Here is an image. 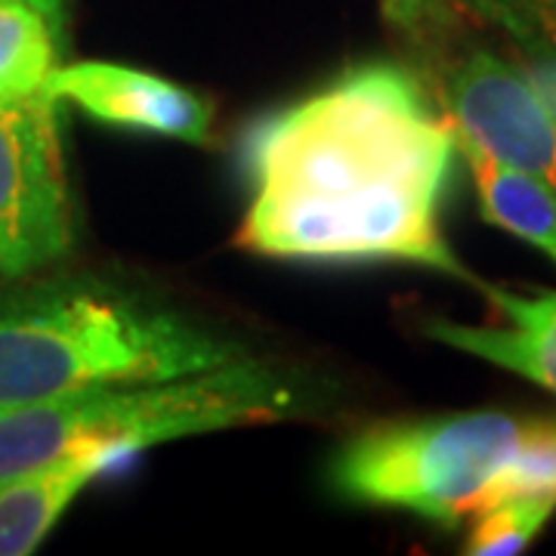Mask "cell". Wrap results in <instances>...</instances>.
I'll return each instance as SVG.
<instances>
[{
  "label": "cell",
  "instance_id": "obj_6",
  "mask_svg": "<svg viewBox=\"0 0 556 556\" xmlns=\"http://www.w3.org/2000/svg\"><path fill=\"white\" fill-rule=\"evenodd\" d=\"M437 72L439 105L457 137L556 189V115L522 65L470 47Z\"/></svg>",
  "mask_w": 556,
  "mask_h": 556
},
{
  "label": "cell",
  "instance_id": "obj_3",
  "mask_svg": "<svg viewBox=\"0 0 556 556\" xmlns=\"http://www.w3.org/2000/svg\"><path fill=\"white\" fill-rule=\"evenodd\" d=\"M306 393L254 356L211 371L97 387L0 412V482L60 457H130L177 439L300 415Z\"/></svg>",
  "mask_w": 556,
  "mask_h": 556
},
{
  "label": "cell",
  "instance_id": "obj_8",
  "mask_svg": "<svg viewBox=\"0 0 556 556\" xmlns=\"http://www.w3.org/2000/svg\"><path fill=\"white\" fill-rule=\"evenodd\" d=\"M482 291L507 325H457L439 318L427 325V334L556 393V291L514 294L489 285Z\"/></svg>",
  "mask_w": 556,
  "mask_h": 556
},
{
  "label": "cell",
  "instance_id": "obj_7",
  "mask_svg": "<svg viewBox=\"0 0 556 556\" xmlns=\"http://www.w3.org/2000/svg\"><path fill=\"white\" fill-rule=\"evenodd\" d=\"M43 93L56 102H72L87 118L109 127L192 146L207 142L214 127V105L207 97L118 62L60 65L43 84Z\"/></svg>",
  "mask_w": 556,
  "mask_h": 556
},
{
  "label": "cell",
  "instance_id": "obj_9",
  "mask_svg": "<svg viewBox=\"0 0 556 556\" xmlns=\"http://www.w3.org/2000/svg\"><path fill=\"white\" fill-rule=\"evenodd\" d=\"M118 464L105 457H60L0 482V556H28L56 529L65 510Z\"/></svg>",
  "mask_w": 556,
  "mask_h": 556
},
{
  "label": "cell",
  "instance_id": "obj_15",
  "mask_svg": "<svg viewBox=\"0 0 556 556\" xmlns=\"http://www.w3.org/2000/svg\"><path fill=\"white\" fill-rule=\"evenodd\" d=\"M517 495H556V417H532L510 477Z\"/></svg>",
  "mask_w": 556,
  "mask_h": 556
},
{
  "label": "cell",
  "instance_id": "obj_16",
  "mask_svg": "<svg viewBox=\"0 0 556 556\" xmlns=\"http://www.w3.org/2000/svg\"><path fill=\"white\" fill-rule=\"evenodd\" d=\"M522 68H526V75L532 78V84L541 90V97L547 100V105L554 109L556 115V60H526Z\"/></svg>",
  "mask_w": 556,
  "mask_h": 556
},
{
  "label": "cell",
  "instance_id": "obj_12",
  "mask_svg": "<svg viewBox=\"0 0 556 556\" xmlns=\"http://www.w3.org/2000/svg\"><path fill=\"white\" fill-rule=\"evenodd\" d=\"M556 514V495L504 497L492 507L479 510L464 541L470 556H514L522 554L541 529Z\"/></svg>",
  "mask_w": 556,
  "mask_h": 556
},
{
  "label": "cell",
  "instance_id": "obj_1",
  "mask_svg": "<svg viewBox=\"0 0 556 556\" xmlns=\"http://www.w3.org/2000/svg\"><path fill=\"white\" fill-rule=\"evenodd\" d=\"M455 159V127L420 75L353 65L248 134L236 244L300 263H412L482 288L442 232Z\"/></svg>",
  "mask_w": 556,
  "mask_h": 556
},
{
  "label": "cell",
  "instance_id": "obj_5",
  "mask_svg": "<svg viewBox=\"0 0 556 556\" xmlns=\"http://www.w3.org/2000/svg\"><path fill=\"white\" fill-rule=\"evenodd\" d=\"M60 105L38 93L0 102V276L47 269L72 248Z\"/></svg>",
  "mask_w": 556,
  "mask_h": 556
},
{
  "label": "cell",
  "instance_id": "obj_11",
  "mask_svg": "<svg viewBox=\"0 0 556 556\" xmlns=\"http://www.w3.org/2000/svg\"><path fill=\"white\" fill-rule=\"evenodd\" d=\"M62 65V0H0V102L43 93Z\"/></svg>",
  "mask_w": 556,
  "mask_h": 556
},
{
  "label": "cell",
  "instance_id": "obj_4",
  "mask_svg": "<svg viewBox=\"0 0 556 556\" xmlns=\"http://www.w3.org/2000/svg\"><path fill=\"white\" fill-rule=\"evenodd\" d=\"M532 417L507 412L390 420L353 437L331 460L334 492L356 504L457 526L510 497Z\"/></svg>",
  "mask_w": 556,
  "mask_h": 556
},
{
  "label": "cell",
  "instance_id": "obj_14",
  "mask_svg": "<svg viewBox=\"0 0 556 556\" xmlns=\"http://www.w3.org/2000/svg\"><path fill=\"white\" fill-rule=\"evenodd\" d=\"M383 20L415 47L430 65H439L460 35L464 16L448 0H378Z\"/></svg>",
  "mask_w": 556,
  "mask_h": 556
},
{
  "label": "cell",
  "instance_id": "obj_10",
  "mask_svg": "<svg viewBox=\"0 0 556 556\" xmlns=\"http://www.w3.org/2000/svg\"><path fill=\"white\" fill-rule=\"evenodd\" d=\"M457 155L464 159L477 186L479 214L517 239L529 241L556 263V189L535 174H526L492 159L479 146L457 137Z\"/></svg>",
  "mask_w": 556,
  "mask_h": 556
},
{
  "label": "cell",
  "instance_id": "obj_2",
  "mask_svg": "<svg viewBox=\"0 0 556 556\" xmlns=\"http://www.w3.org/2000/svg\"><path fill=\"white\" fill-rule=\"evenodd\" d=\"M244 356L236 340L105 278L22 276L0 288V412Z\"/></svg>",
  "mask_w": 556,
  "mask_h": 556
},
{
  "label": "cell",
  "instance_id": "obj_13",
  "mask_svg": "<svg viewBox=\"0 0 556 556\" xmlns=\"http://www.w3.org/2000/svg\"><path fill=\"white\" fill-rule=\"evenodd\" d=\"M464 20L495 28L522 60H556V0H448Z\"/></svg>",
  "mask_w": 556,
  "mask_h": 556
}]
</instances>
